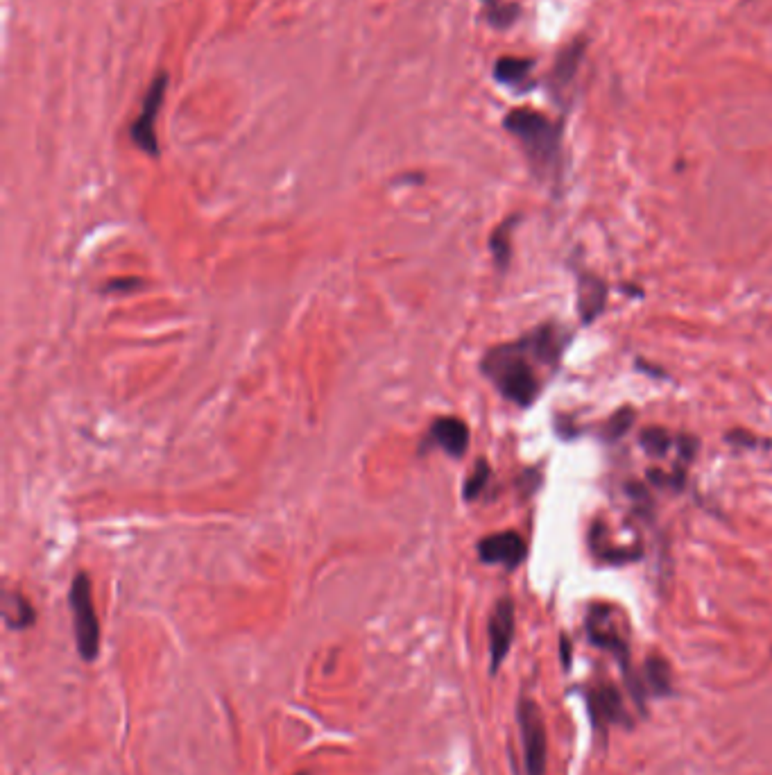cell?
<instances>
[{"label":"cell","mask_w":772,"mask_h":775,"mask_svg":"<svg viewBox=\"0 0 772 775\" xmlns=\"http://www.w3.org/2000/svg\"><path fill=\"white\" fill-rule=\"evenodd\" d=\"M530 73H533V59L528 57H501L494 66V78L512 89L528 87Z\"/></svg>","instance_id":"9a60e30c"},{"label":"cell","mask_w":772,"mask_h":775,"mask_svg":"<svg viewBox=\"0 0 772 775\" xmlns=\"http://www.w3.org/2000/svg\"><path fill=\"white\" fill-rule=\"evenodd\" d=\"M428 449H442L446 456L462 458L469 449V427L465 420L453 415H444L433 420L431 429L419 445V454H426Z\"/></svg>","instance_id":"30bf717a"},{"label":"cell","mask_w":772,"mask_h":775,"mask_svg":"<svg viewBox=\"0 0 772 775\" xmlns=\"http://www.w3.org/2000/svg\"><path fill=\"white\" fill-rule=\"evenodd\" d=\"M517 630V612L510 596H503L494 603L490 621H487V635H490V674H499L501 664L508 658Z\"/></svg>","instance_id":"ba28073f"},{"label":"cell","mask_w":772,"mask_h":775,"mask_svg":"<svg viewBox=\"0 0 772 775\" xmlns=\"http://www.w3.org/2000/svg\"><path fill=\"white\" fill-rule=\"evenodd\" d=\"M166 89H168V73H159L157 80L150 84L148 93H145L141 114H139V118H136L132 130H130V136H132V141L136 143V148L143 150L145 155H150V157L159 155V143H157V132H154V123H157L161 105H164Z\"/></svg>","instance_id":"52a82bcc"},{"label":"cell","mask_w":772,"mask_h":775,"mask_svg":"<svg viewBox=\"0 0 772 775\" xmlns=\"http://www.w3.org/2000/svg\"><path fill=\"white\" fill-rule=\"evenodd\" d=\"M607 306V284L594 272H578V311L582 325H591Z\"/></svg>","instance_id":"7c38bea8"},{"label":"cell","mask_w":772,"mask_h":775,"mask_svg":"<svg viewBox=\"0 0 772 775\" xmlns=\"http://www.w3.org/2000/svg\"><path fill=\"white\" fill-rule=\"evenodd\" d=\"M3 619L10 630H28L37 621V612H34L32 603L21 592L5 590Z\"/></svg>","instance_id":"5bb4252c"},{"label":"cell","mask_w":772,"mask_h":775,"mask_svg":"<svg viewBox=\"0 0 772 775\" xmlns=\"http://www.w3.org/2000/svg\"><path fill=\"white\" fill-rule=\"evenodd\" d=\"M643 687H646L648 696L655 698H666L673 696V669L664 655H648L646 662H643V669L639 671Z\"/></svg>","instance_id":"4fadbf2b"},{"label":"cell","mask_w":772,"mask_h":775,"mask_svg":"<svg viewBox=\"0 0 772 775\" xmlns=\"http://www.w3.org/2000/svg\"><path fill=\"white\" fill-rule=\"evenodd\" d=\"M68 606H71L73 615L77 653L84 662H96L100 653V621L96 606H93L91 581L84 572L75 574L71 587H68Z\"/></svg>","instance_id":"277c9868"},{"label":"cell","mask_w":772,"mask_h":775,"mask_svg":"<svg viewBox=\"0 0 772 775\" xmlns=\"http://www.w3.org/2000/svg\"><path fill=\"white\" fill-rule=\"evenodd\" d=\"M503 125L519 141L537 180L555 182L562 168V127L542 112L526 107L512 109Z\"/></svg>","instance_id":"7a4b0ae2"},{"label":"cell","mask_w":772,"mask_h":775,"mask_svg":"<svg viewBox=\"0 0 772 775\" xmlns=\"http://www.w3.org/2000/svg\"><path fill=\"white\" fill-rule=\"evenodd\" d=\"M143 281L136 279V277H130V279H114L109 281V284L102 288V293H132L136 291V288H141Z\"/></svg>","instance_id":"44dd1931"},{"label":"cell","mask_w":772,"mask_h":775,"mask_svg":"<svg viewBox=\"0 0 772 775\" xmlns=\"http://www.w3.org/2000/svg\"><path fill=\"white\" fill-rule=\"evenodd\" d=\"M639 440L643 451L653 458H664L675 445V438L664 427H646L641 431Z\"/></svg>","instance_id":"e0dca14e"},{"label":"cell","mask_w":772,"mask_h":775,"mask_svg":"<svg viewBox=\"0 0 772 775\" xmlns=\"http://www.w3.org/2000/svg\"><path fill=\"white\" fill-rule=\"evenodd\" d=\"M585 59V41L576 39L573 44L564 46L555 57V64L551 68V93L557 102L569 100V93L576 80L578 68Z\"/></svg>","instance_id":"8fae6325"},{"label":"cell","mask_w":772,"mask_h":775,"mask_svg":"<svg viewBox=\"0 0 772 775\" xmlns=\"http://www.w3.org/2000/svg\"><path fill=\"white\" fill-rule=\"evenodd\" d=\"M490 479H492L490 463H487L485 458H478L474 470H471V474H469V479L465 481V488H462V497H465L467 501H476L485 492Z\"/></svg>","instance_id":"ac0fdd59"},{"label":"cell","mask_w":772,"mask_h":775,"mask_svg":"<svg viewBox=\"0 0 772 775\" xmlns=\"http://www.w3.org/2000/svg\"><path fill=\"white\" fill-rule=\"evenodd\" d=\"M569 334L557 322H546L512 343L490 347L480 359V372L503 399L528 408L542 395L546 379L560 368Z\"/></svg>","instance_id":"6da1fadb"},{"label":"cell","mask_w":772,"mask_h":775,"mask_svg":"<svg viewBox=\"0 0 772 775\" xmlns=\"http://www.w3.org/2000/svg\"><path fill=\"white\" fill-rule=\"evenodd\" d=\"M478 558L485 565H501L514 572L523 565V560L528 558V544L521 538L517 531H501L494 535H485L478 542Z\"/></svg>","instance_id":"9c48e42d"},{"label":"cell","mask_w":772,"mask_h":775,"mask_svg":"<svg viewBox=\"0 0 772 775\" xmlns=\"http://www.w3.org/2000/svg\"><path fill=\"white\" fill-rule=\"evenodd\" d=\"M295 775H311V773H306V771H302V773H295Z\"/></svg>","instance_id":"7402d4cb"},{"label":"cell","mask_w":772,"mask_h":775,"mask_svg":"<svg viewBox=\"0 0 772 775\" xmlns=\"http://www.w3.org/2000/svg\"><path fill=\"white\" fill-rule=\"evenodd\" d=\"M517 723L523 746V769L526 775H546L548 737L542 710L533 698L521 696L517 705Z\"/></svg>","instance_id":"8992f818"},{"label":"cell","mask_w":772,"mask_h":775,"mask_svg":"<svg viewBox=\"0 0 772 775\" xmlns=\"http://www.w3.org/2000/svg\"><path fill=\"white\" fill-rule=\"evenodd\" d=\"M585 628H587L589 642L598 646L600 651L612 653L616 662H619L621 674L625 680V689H628V694L634 701V705L639 708V712L646 714V703L650 696L646 692V687H643L641 674L632 664L628 628H625V619L621 612L614 606H609V603H594V606H589L587 610Z\"/></svg>","instance_id":"3957f363"},{"label":"cell","mask_w":772,"mask_h":775,"mask_svg":"<svg viewBox=\"0 0 772 775\" xmlns=\"http://www.w3.org/2000/svg\"><path fill=\"white\" fill-rule=\"evenodd\" d=\"M490 5V12H487V19L494 25V28H508L514 21H517L519 7L517 5H505L501 0H485Z\"/></svg>","instance_id":"ffe728a7"},{"label":"cell","mask_w":772,"mask_h":775,"mask_svg":"<svg viewBox=\"0 0 772 775\" xmlns=\"http://www.w3.org/2000/svg\"><path fill=\"white\" fill-rule=\"evenodd\" d=\"M591 726L600 739H607L614 726L632 728V717L625 705V696L612 680H596L585 692Z\"/></svg>","instance_id":"5b68a950"},{"label":"cell","mask_w":772,"mask_h":775,"mask_svg":"<svg viewBox=\"0 0 772 775\" xmlns=\"http://www.w3.org/2000/svg\"><path fill=\"white\" fill-rule=\"evenodd\" d=\"M634 420H637V411H634V408H630V406L619 408V411H616V413L607 420L605 429H603V440H607V442L621 440V438L625 436V433H628V431L632 429Z\"/></svg>","instance_id":"d6986e66"},{"label":"cell","mask_w":772,"mask_h":775,"mask_svg":"<svg viewBox=\"0 0 772 775\" xmlns=\"http://www.w3.org/2000/svg\"><path fill=\"white\" fill-rule=\"evenodd\" d=\"M519 216H510L505 218L503 223L494 229L490 236V252L494 257V266L501 272L508 270L510 259H512V232L519 223Z\"/></svg>","instance_id":"2e32d148"}]
</instances>
